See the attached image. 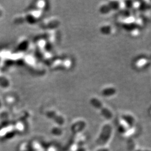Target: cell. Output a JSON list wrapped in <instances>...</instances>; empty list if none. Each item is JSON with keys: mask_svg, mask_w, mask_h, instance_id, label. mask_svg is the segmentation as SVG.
<instances>
[{"mask_svg": "<svg viewBox=\"0 0 151 151\" xmlns=\"http://www.w3.org/2000/svg\"><path fill=\"white\" fill-rule=\"evenodd\" d=\"M90 103L92 106L99 109L101 111V113H103L104 115H105V114H106V116H107L106 118L112 117L111 113H110V111L108 110V109L104 106L103 103H101L100 100H99L97 98H92L91 100H90Z\"/></svg>", "mask_w": 151, "mask_h": 151, "instance_id": "1", "label": "cell"}, {"mask_svg": "<svg viewBox=\"0 0 151 151\" xmlns=\"http://www.w3.org/2000/svg\"><path fill=\"white\" fill-rule=\"evenodd\" d=\"M116 93V89L113 87H106L101 92L102 95L105 97H110Z\"/></svg>", "mask_w": 151, "mask_h": 151, "instance_id": "2", "label": "cell"}, {"mask_svg": "<svg viewBox=\"0 0 151 151\" xmlns=\"http://www.w3.org/2000/svg\"><path fill=\"white\" fill-rule=\"evenodd\" d=\"M147 64V60L146 58H140L137 61L136 65L138 67H143L144 66L146 65Z\"/></svg>", "mask_w": 151, "mask_h": 151, "instance_id": "3", "label": "cell"}]
</instances>
